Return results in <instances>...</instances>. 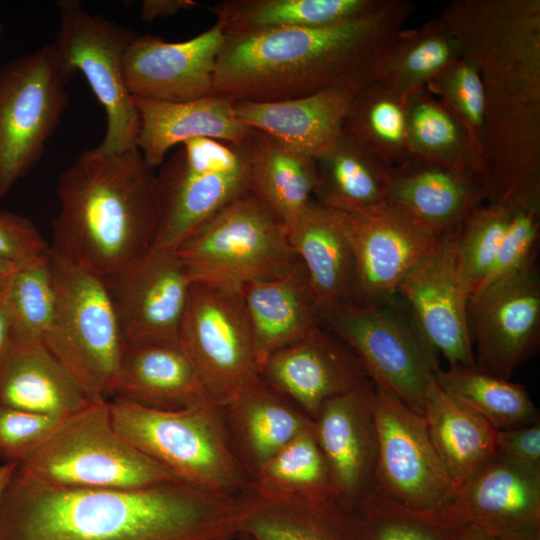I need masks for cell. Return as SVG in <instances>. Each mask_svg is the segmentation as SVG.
Here are the masks:
<instances>
[{
  "instance_id": "obj_55",
  "label": "cell",
  "mask_w": 540,
  "mask_h": 540,
  "mask_svg": "<svg viewBox=\"0 0 540 540\" xmlns=\"http://www.w3.org/2000/svg\"><path fill=\"white\" fill-rule=\"evenodd\" d=\"M3 32H4V25H3V23L0 21V38H1L2 34H3Z\"/></svg>"
},
{
  "instance_id": "obj_51",
  "label": "cell",
  "mask_w": 540,
  "mask_h": 540,
  "mask_svg": "<svg viewBox=\"0 0 540 540\" xmlns=\"http://www.w3.org/2000/svg\"><path fill=\"white\" fill-rule=\"evenodd\" d=\"M455 540H497L486 532L471 526H465L456 530Z\"/></svg>"
},
{
  "instance_id": "obj_7",
  "label": "cell",
  "mask_w": 540,
  "mask_h": 540,
  "mask_svg": "<svg viewBox=\"0 0 540 540\" xmlns=\"http://www.w3.org/2000/svg\"><path fill=\"white\" fill-rule=\"evenodd\" d=\"M55 288L44 345L89 401L112 398L125 347L104 278L50 251Z\"/></svg>"
},
{
  "instance_id": "obj_3",
  "label": "cell",
  "mask_w": 540,
  "mask_h": 540,
  "mask_svg": "<svg viewBox=\"0 0 540 540\" xmlns=\"http://www.w3.org/2000/svg\"><path fill=\"white\" fill-rule=\"evenodd\" d=\"M414 10L411 1L386 0L370 14L331 24L224 33L212 95L234 103L359 90L377 78Z\"/></svg>"
},
{
  "instance_id": "obj_36",
  "label": "cell",
  "mask_w": 540,
  "mask_h": 540,
  "mask_svg": "<svg viewBox=\"0 0 540 540\" xmlns=\"http://www.w3.org/2000/svg\"><path fill=\"white\" fill-rule=\"evenodd\" d=\"M246 493L283 501L320 502L339 497L314 426L293 439L253 474L248 479Z\"/></svg>"
},
{
  "instance_id": "obj_33",
  "label": "cell",
  "mask_w": 540,
  "mask_h": 540,
  "mask_svg": "<svg viewBox=\"0 0 540 540\" xmlns=\"http://www.w3.org/2000/svg\"><path fill=\"white\" fill-rule=\"evenodd\" d=\"M316 181L314 158L253 131L250 191L286 229L314 199Z\"/></svg>"
},
{
  "instance_id": "obj_1",
  "label": "cell",
  "mask_w": 540,
  "mask_h": 540,
  "mask_svg": "<svg viewBox=\"0 0 540 540\" xmlns=\"http://www.w3.org/2000/svg\"><path fill=\"white\" fill-rule=\"evenodd\" d=\"M439 18L480 73L489 203H540V0H454Z\"/></svg>"
},
{
  "instance_id": "obj_30",
  "label": "cell",
  "mask_w": 540,
  "mask_h": 540,
  "mask_svg": "<svg viewBox=\"0 0 540 540\" xmlns=\"http://www.w3.org/2000/svg\"><path fill=\"white\" fill-rule=\"evenodd\" d=\"M89 402L44 343H12L0 366V405L66 417Z\"/></svg>"
},
{
  "instance_id": "obj_10",
  "label": "cell",
  "mask_w": 540,
  "mask_h": 540,
  "mask_svg": "<svg viewBox=\"0 0 540 540\" xmlns=\"http://www.w3.org/2000/svg\"><path fill=\"white\" fill-rule=\"evenodd\" d=\"M251 136L241 144L194 138L179 145L162 163L156 174L158 223L153 247L173 249L224 207L251 192Z\"/></svg>"
},
{
  "instance_id": "obj_16",
  "label": "cell",
  "mask_w": 540,
  "mask_h": 540,
  "mask_svg": "<svg viewBox=\"0 0 540 540\" xmlns=\"http://www.w3.org/2000/svg\"><path fill=\"white\" fill-rule=\"evenodd\" d=\"M429 513L445 526L475 527L497 540H540V472L496 452Z\"/></svg>"
},
{
  "instance_id": "obj_54",
  "label": "cell",
  "mask_w": 540,
  "mask_h": 540,
  "mask_svg": "<svg viewBox=\"0 0 540 540\" xmlns=\"http://www.w3.org/2000/svg\"><path fill=\"white\" fill-rule=\"evenodd\" d=\"M236 540H252L250 537L243 535V534H237Z\"/></svg>"
},
{
  "instance_id": "obj_32",
  "label": "cell",
  "mask_w": 540,
  "mask_h": 540,
  "mask_svg": "<svg viewBox=\"0 0 540 540\" xmlns=\"http://www.w3.org/2000/svg\"><path fill=\"white\" fill-rule=\"evenodd\" d=\"M314 160L317 178L314 200L321 205L356 211L386 202L392 167L345 128Z\"/></svg>"
},
{
  "instance_id": "obj_37",
  "label": "cell",
  "mask_w": 540,
  "mask_h": 540,
  "mask_svg": "<svg viewBox=\"0 0 540 540\" xmlns=\"http://www.w3.org/2000/svg\"><path fill=\"white\" fill-rule=\"evenodd\" d=\"M462 57L459 38L438 17L418 28H404L385 56L376 79L407 97L426 88Z\"/></svg>"
},
{
  "instance_id": "obj_18",
  "label": "cell",
  "mask_w": 540,
  "mask_h": 540,
  "mask_svg": "<svg viewBox=\"0 0 540 540\" xmlns=\"http://www.w3.org/2000/svg\"><path fill=\"white\" fill-rule=\"evenodd\" d=\"M456 229L403 279L397 292L425 340L449 367L475 365L468 323L470 287L457 255Z\"/></svg>"
},
{
  "instance_id": "obj_56",
  "label": "cell",
  "mask_w": 540,
  "mask_h": 540,
  "mask_svg": "<svg viewBox=\"0 0 540 540\" xmlns=\"http://www.w3.org/2000/svg\"><path fill=\"white\" fill-rule=\"evenodd\" d=\"M227 540H236V536L234 538H230V539H227Z\"/></svg>"
},
{
  "instance_id": "obj_20",
  "label": "cell",
  "mask_w": 540,
  "mask_h": 540,
  "mask_svg": "<svg viewBox=\"0 0 540 540\" xmlns=\"http://www.w3.org/2000/svg\"><path fill=\"white\" fill-rule=\"evenodd\" d=\"M224 39L223 28L217 22L181 42H169L152 34H135L123 57L128 92L133 97L165 102L212 95Z\"/></svg>"
},
{
  "instance_id": "obj_28",
  "label": "cell",
  "mask_w": 540,
  "mask_h": 540,
  "mask_svg": "<svg viewBox=\"0 0 540 540\" xmlns=\"http://www.w3.org/2000/svg\"><path fill=\"white\" fill-rule=\"evenodd\" d=\"M286 230L317 307L353 301L354 262L340 213L313 199Z\"/></svg>"
},
{
  "instance_id": "obj_27",
  "label": "cell",
  "mask_w": 540,
  "mask_h": 540,
  "mask_svg": "<svg viewBox=\"0 0 540 540\" xmlns=\"http://www.w3.org/2000/svg\"><path fill=\"white\" fill-rule=\"evenodd\" d=\"M231 448L248 479L314 421L261 378L220 407Z\"/></svg>"
},
{
  "instance_id": "obj_52",
  "label": "cell",
  "mask_w": 540,
  "mask_h": 540,
  "mask_svg": "<svg viewBox=\"0 0 540 540\" xmlns=\"http://www.w3.org/2000/svg\"><path fill=\"white\" fill-rule=\"evenodd\" d=\"M17 268L18 266L0 259V298L4 296L8 283Z\"/></svg>"
},
{
  "instance_id": "obj_31",
  "label": "cell",
  "mask_w": 540,
  "mask_h": 540,
  "mask_svg": "<svg viewBox=\"0 0 540 540\" xmlns=\"http://www.w3.org/2000/svg\"><path fill=\"white\" fill-rule=\"evenodd\" d=\"M237 534L252 540H357L349 506L339 497L283 501L245 493L239 499Z\"/></svg>"
},
{
  "instance_id": "obj_41",
  "label": "cell",
  "mask_w": 540,
  "mask_h": 540,
  "mask_svg": "<svg viewBox=\"0 0 540 540\" xmlns=\"http://www.w3.org/2000/svg\"><path fill=\"white\" fill-rule=\"evenodd\" d=\"M426 89L442 102L462 126L470 144L475 169L488 179L486 103L476 64L463 55L431 80Z\"/></svg>"
},
{
  "instance_id": "obj_21",
  "label": "cell",
  "mask_w": 540,
  "mask_h": 540,
  "mask_svg": "<svg viewBox=\"0 0 540 540\" xmlns=\"http://www.w3.org/2000/svg\"><path fill=\"white\" fill-rule=\"evenodd\" d=\"M260 378L313 421L327 400L369 379L351 349L322 324L267 358Z\"/></svg>"
},
{
  "instance_id": "obj_11",
  "label": "cell",
  "mask_w": 540,
  "mask_h": 540,
  "mask_svg": "<svg viewBox=\"0 0 540 540\" xmlns=\"http://www.w3.org/2000/svg\"><path fill=\"white\" fill-rule=\"evenodd\" d=\"M55 46L0 63V199L42 159L69 104Z\"/></svg>"
},
{
  "instance_id": "obj_46",
  "label": "cell",
  "mask_w": 540,
  "mask_h": 540,
  "mask_svg": "<svg viewBox=\"0 0 540 540\" xmlns=\"http://www.w3.org/2000/svg\"><path fill=\"white\" fill-rule=\"evenodd\" d=\"M63 418L0 405V458L24 461Z\"/></svg>"
},
{
  "instance_id": "obj_29",
  "label": "cell",
  "mask_w": 540,
  "mask_h": 540,
  "mask_svg": "<svg viewBox=\"0 0 540 540\" xmlns=\"http://www.w3.org/2000/svg\"><path fill=\"white\" fill-rule=\"evenodd\" d=\"M259 367L275 352L321 325L305 271L298 261L287 274L240 286Z\"/></svg>"
},
{
  "instance_id": "obj_50",
  "label": "cell",
  "mask_w": 540,
  "mask_h": 540,
  "mask_svg": "<svg viewBox=\"0 0 540 540\" xmlns=\"http://www.w3.org/2000/svg\"><path fill=\"white\" fill-rule=\"evenodd\" d=\"M13 343L11 318L3 300L0 298V366L6 358Z\"/></svg>"
},
{
  "instance_id": "obj_26",
  "label": "cell",
  "mask_w": 540,
  "mask_h": 540,
  "mask_svg": "<svg viewBox=\"0 0 540 540\" xmlns=\"http://www.w3.org/2000/svg\"><path fill=\"white\" fill-rule=\"evenodd\" d=\"M357 91L338 87L285 100L233 104L236 116L251 129L315 158L344 131Z\"/></svg>"
},
{
  "instance_id": "obj_15",
  "label": "cell",
  "mask_w": 540,
  "mask_h": 540,
  "mask_svg": "<svg viewBox=\"0 0 540 540\" xmlns=\"http://www.w3.org/2000/svg\"><path fill=\"white\" fill-rule=\"evenodd\" d=\"M337 211L353 256V301L361 304L379 305L395 298L403 279L448 234L430 229L387 202Z\"/></svg>"
},
{
  "instance_id": "obj_9",
  "label": "cell",
  "mask_w": 540,
  "mask_h": 540,
  "mask_svg": "<svg viewBox=\"0 0 540 540\" xmlns=\"http://www.w3.org/2000/svg\"><path fill=\"white\" fill-rule=\"evenodd\" d=\"M193 281L234 287L289 273L298 263L286 227L251 193L173 248Z\"/></svg>"
},
{
  "instance_id": "obj_42",
  "label": "cell",
  "mask_w": 540,
  "mask_h": 540,
  "mask_svg": "<svg viewBox=\"0 0 540 540\" xmlns=\"http://www.w3.org/2000/svg\"><path fill=\"white\" fill-rule=\"evenodd\" d=\"M357 540H455L456 530L429 512L408 508L374 486L348 503Z\"/></svg>"
},
{
  "instance_id": "obj_12",
  "label": "cell",
  "mask_w": 540,
  "mask_h": 540,
  "mask_svg": "<svg viewBox=\"0 0 540 540\" xmlns=\"http://www.w3.org/2000/svg\"><path fill=\"white\" fill-rule=\"evenodd\" d=\"M178 341L218 407L260 380L240 287L192 281Z\"/></svg>"
},
{
  "instance_id": "obj_40",
  "label": "cell",
  "mask_w": 540,
  "mask_h": 540,
  "mask_svg": "<svg viewBox=\"0 0 540 540\" xmlns=\"http://www.w3.org/2000/svg\"><path fill=\"white\" fill-rule=\"evenodd\" d=\"M344 128L391 167L409 157L406 97L377 79L357 91Z\"/></svg>"
},
{
  "instance_id": "obj_6",
  "label": "cell",
  "mask_w": 540,
  "mask_h": 540,
  "mask_svg": "<svg viewBox=\"0 0 540 540\" xmlns=\"http://www.w3.org/2000/svg\"><path fill=\"white\" fill-rule=\"evenodd\" d=\"M16 470L42 483L81 489L177 481L116 430L104 400L90 401L64 417Z\"/></svg>"
},
{
  "instance_id": "obj_47",
  "label": "cell",
  "mask_w": 540,
  "mask_h": 540,
  "mask_svg": "<svg viewBox=\"0 0 540 540\" xmlns=\"http://www.w3.org/2000/svg\"><path fill=\"white\" fill-rule=\"evenodd\" d=\"M50 247L31 219L0 209V259L24 265L46 253Z\"/></svg>"
},
{
  "instance_id": "obj_19",
  "label": "cell",
  "mask_w": 540,
  "mask_h": 540,
  "mask_svg": "<svg viewBox=\"0 0 540 540\" xmlns=\"http://www.w3.org/2000/svg\"><path fill=\"white\" fill-rule=\"evenodd\" d=\"M103 278L125 343L178 340L193 280L173 249L152 247Z\"/></svg>"
},
{
  "instance_id": "obj_53",
  "label": "cell",
  "mask_w": 540,
  "mask_h": 540,
  "mask_svg": "<svg viewBox=\"0 0 540 540\" xmlns=\"http://www.w3.org/2000/svg\"><path fill=\"white\" fill-rule=\"evenodd\" d=\"M17 463L4 462L0 464V502L2 496L6 490L8 483L10 482Z\"/></svg>"
},
{
  "instance_id": "obj_4",
  "label": "cell",
  "mask_w": 540,
  "mask_h": 540,
  "mask_svg": "<svg viewBox=\"0 0 540 540\" xmlns=\"http://www.w3.org/2000/svg\"><path fill=\"white\" fill-rule=\"evenodd\" d=\"M56 196L49 246L56 256L106 277L153 247L156 173L137 148L83 151L60 174Z\"/></svg>"
},
{
  "instance_id": "obj_5",
  "label": "cell",
  "mask_w": 540,
  "mask_h": 540,
  "mask_svg": "<svg viewBox=\"0 0 540 540\" xmlns=\"http://www.w3.org/2000/svg\"><path fill=\"white\" fill-rule=\"evenodd\" d=\"M109 407L116 430L178 482L229 498L247 492L248 477L231 448L220 407L155 410L117 399Z\"/></svg>"
},
{
  "instance_id": "obj_43",
  "label": "cell",
  "mask_w": 540,
  "mask_h": 540,
  "mask_svg": "<svg viewBox=\"0 0 540 540\" xmlns=\"http://www.w3.org/2000/svg\"><path fill=\"white\" fill-rule=\"evenodd\" d=\"M3 300L11 318L13 342L43 343L55 306L50 250L14 271Z\"/></svg>"
},
{
  "instance_id": "obj_49",
  "label": "cell",
  "mask_w": 540,
  "mask_h": 540,
  "mask_svg": "<svg viewBox=\"0 0 540 540\" xmlns=\"http://www.w3.org/2000/svg\"><path fill=\"white\" fill-rule=\"evenodd\" d=\"M199 5L194 0H144L141 4L140 15L144 21L169 17L182 11H190Z\"/></svg>"
},
{
  "instance_id": "obj_24",
  "label": "cell",
  "mask_w": 540,
  "mask_h": 540,
  "mask_svg": "<svg viewBox=\"0 0 540 540\" xmlns=\"http://www.w3.org/2000/svg\"><path fill=\"white\" fill-rule=\"evenodd\" d=\"M112 399L170 411L212 404L191 360L173 339L125 343Z\"/></svg>"
},
{
  "instance_id": "obj_8",
  "label": "cell",
  "mask_w": 540,
  "mask_h": 540,
  "mask_svg": "<svg viewBox=\"0 0 540 540\" xmlns=\"http://www.w3.org/2000/svg\"><path fill=\"white\" fill-rule=\"evenodd\" d=\"M396 298V297H395ZM392 300L379 305L348 301L317 307L321 324L356 355L369 380L423 416L438 354Z\"/></svg>"
},
{
  "instance_id": "obj_2",
  "label": "cell",
  "mask_w": 540,
  "mask_h": 540,
  "mask_svg": "<svg viewBox=\"0 0 540 540\" xmlns=\"http://www.w3.org/2000/svg\"><path fill=\"white\" fill-rule=\"evenodd\" d=\"M239 499L178 481L68 488L15 469L0 502V540H227L237 534Z\"/></svg>"
},
{
  "instance_id": "obj_48",
  "label": "cell",
  "mask_w": 540,
  "mask_h": 540,
  "mask_svg": "<svg viewBox=\"0 0 540 540\" xmlns=\"http://www.w3.org/2000/svg\"><path fill=\"white\" fill-rule=\"evenodd\" d=\"M497 452L540 472V422L496 431Z\"/></svg>"
},
{
  "instance_id": "obj_22",
  "label": "cell",
  "mask_w": 540,
  "mask_h": 540,
  "mask_svg": "<svg viewBox=\"0 0 540 540\" xmlns=\"http://www.w3.org/2000/svg\"><path fill=\"white\" fill-rule=\"evenodd\" d=\"M374 400L375 386L367 379L327 400L314 419L317 442L338 495L347 504L374 486L377 457Z\"/></svg>"
},
{
  "instance_id": "obj_17",
  "label": "cell",
  "mask_w": 540,
  "mask_h": 540,
  "mask_svg": "<svg viewBox=\"0 0 540 540\" xmlns=\"http://www.w3.org/2000/svg\"><path fill=\"white\" fill-rule=\"evenodd\" d=\"M468 323L476 366L510 379L540 342L536 264L470 294Z\"/></svg>"
},
{
  "instance_id": "obj_25",
  "label": "cell",
  "mask_w": 540,
  "mask_h": 540,
  "mask_svg": "<svg viewBox=\"0 0 540 540\" xmlns=\"http://www.w3.org/2000/svg\"><path fill=\"white\" fill-rule=\"evenodd\" d=\"M132 100L139 116L136 147L152 169L162 165L171 148L188 140L241 144L254 131L236 116L233 102L215 95L184 102Z\"/></svg>"
},
{
  "instance_id": "obj_35",
  "label": "cell",
  "mask_w": 540,
  "mask_h": 540,
  "mask_svg": "<svg viewBox=\"0 0 540 540\" xmlns=\"http://www.w3.org/2000/svg\"><path fill=\"white\" fill-rule=\"evenodd\" d=\"M386 0H223L210 9L224 33L311 27L361 17Z\"/></svg>"
},
{
  "instance_id": "obj_39",
  "label": "cell",
  "mask_w": 540,
  "mask_h": 540,
  "mask_svg": "<svg viewBox=\"0 0 540 540\" xmlns=\"http://www.w3.org/2000/svg\"><path fill=\"white\" fill-rule=\"evenodd\" d=\"M406 144L409 156L478 173L464 129L426 88L406 97Z\"/></svg>"
},
{
  "instance_id": "obj_44",
  "label": "cell",
  "mask_w": 540,
  "mask_h": 540,
  "mask_svg": "<svg viewBox=\"0 0 540 540\" xmlns=\"http://www.w3.org/2000/svg\"><path fill=\"white\" fill-rule=\"evenodd\" d=\"M512 209L509 205L486 202L455 231L457 255L470 294L482 284L496 260Z\"/></svg>"
},
{
  "instance_id": "obj_14",
  "label": "cell",
  "mask_w": 540,
  "mask_h": 540,
  "mask_svg": "<svg viewBox=\"0 0 540 540\" xmlns=\"http://www.w3.org/2000/svg\"><path fill=\"white\" fill-rule=\"evenodd\" d=\"M374 414L377 430L374 487L417 511L442 508L452 498L455 488L424 417L394 394L376 386Z\"/></svg>"
},
{
  "instance_id": "obj_38",
  "label": "cell",
  "mask_w": 540,
  "mask_h": 540,
  "mask_svg": "<svg viewBox=\"0 0 540 540\" xmlns=\"http://www.w3.org/2000/svg\"><path fill=\"white\" fill-rule=\"evenodd\" d=\"M439 388L476 412L497 430L539 421V411L527 389L480 367H439L434 374Z\"/></svg>"
},
{
  "instance_id": "obj_45",
  "label": "cell",
  "mask_w": 540,
  "mask_h": 540,
  "mask_svg": "<svg viewBox=\"0 0 540 540\" xmlns=\"http://www.w3.org/2000/svg\"><path fill=\"white\" fill-rule=\"evenodd\" d=\"M512 207L510 222L496 260L476 290L536 264L540 203Z\"/></svg>"
},
{
  "instance_id": "obj_34",
  "label": "cell",
  "mask_w": 540,
  "mask_h": 540,
  "mask_svg": "<svg viewBox=\"0 0 540 540\" xmlns=\"http://www.w3.org/2000/svg\"><path fill=\"white\" fill-rule=\"evenodd\" d=\"M423 417L455 490L497 452V429L444 393L434 378L428 388Z\"/></svg>"
},
{
  "instance_id": "obj_13",
  "label": "cell",
  "mask_w": 540,
  "mask_h": 540,
  "mask_svg": "<svg viewBox=\"0 0 540 540\" xmlns=\"http://www.w3.org/2000/svg\"><path fill=\"white\" fill-rule=\"evenodd\" d=\"M59 29L53 42L68 81L81 73L106 116V130L96 146L104 152L136 147L139 116L123 77V57L135 33L87 11L80 1H56Z\"/></svg>"
},
{
  "instance_id": "obj_23",
  "label": "cell",
  "mask_w": 540,
  "mask_h": 540,
  "mask_svg": "<svg viewBox=\"0 0 540 540\" xmlns=\"http://www.w3.org/2000/svg\"><path fill=\"white\" fill-rule=\"evenodd\" d=\"M488 179L409 156L390 171L386 202L447 234L488 199Z\"/></svg>"
}]
</instances>
